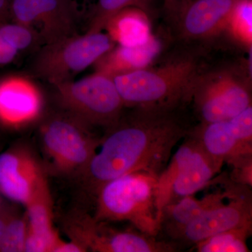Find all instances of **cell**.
Listing matches in <instances>:
<instances>
[{"mask_svg": "<svg viewBox=\"0 0 252 252\" xmlns=\"http://www.w3.org/2000/svg\"><path fill=\"white\" fill-rule=\"evenodd\" d=\"M177 109L134 107L130 115L109 127L86 169L96 189L130 172L159 175L172 149L190 130Z\"/></svg>", "mask_w": 252, "mask_h": 252, "instance_id": "1", "label": "cell"}, {"mask_svg": "<svg viewBox=\"0 0 252 252\" xmlns=\"http://www.w3.org/2000/svg\"><path fill=\"white\" fill-rule=\"evenodd\" d=\"M201 68L198 54L183 52L160 65L110 77L125 106L175 109L190 102L192 87Z\"/></svg>", "mask_w": 252, "mask_h": 252, "instance_id": "2", "label": "cell"}, {"mask_svg": "<svg viewBox=\"0 0 252 252\" xmlns=\"http://www.w3.org/2000/svg\"><path fill=\"white\" fill-rule=\"evenodd\" d=\"M158 175L130 172L109 181L97 189L95 220L128 221L144 234L156 237L161 228L157 207Z\"/></svg>", "mask_w": 252, "mask_h": 252, "instance_id": "3", "label": "cell"}, {"mask_svg": "<svg viewBox=\"0 0 252 252\" xmlns=\"http://www.w3.org/2000/svg\"><path fill=\"white\" fill-rule=\"evenodd\" d=\"M114 46L110 36L102 32L74 34L38 47L28 72L49 85L72 80Z\"/></svg>", "mask_w": 252, "mask_h": 252, "instance_id": "4", "label": "cell"}, {"mask_svg": "<svg viewBox=\"0 0 252 252\" xmlns=\"http://www.w3.org/2000/svg\"><path fill=\"white\" fill-rule=\"evenodd\" d=\"M252 74L238 66L200 72L190 94L200 123L226 121L252 105Z\"/></svg>", "mask_w": 252, "mask_h": 252, "instance_id": "5", "label": "cell"}, {"mask_svg": "<svg viewBox=\"0 0 252 252\" xmlns=\"http://www.w3.org/2000/svg\"><path fill=\"white\" fill-rule=\"evenodd\" d=\"M52 86L63 107L87 125L110 127L122 117L124 101L112 78L100 72Z\"/></svg>", "mask_w": 252, "mask_h": 252, "instance_id": "6", "label": "cell"}, {"mask_svg": "<svg viewBox=\"0 0 252 252\" xmlns=\"http://www.w3.org/2000/svg\"><path fill=\"white\" fill-rule=\"evenodd\" d=\"M86 125L68 112L49 118L41 126L43 150L55 171L69 175L86 170L99 144Z\"/></svg>", "mask_w": 252, "mask_h": 252, "instance_id": "7", "label": "cell"}, {"mask_svg": "<svg viewBox=\"0 0 252 252\" xmlns=\"http://www.w3.org/2000/svg\"><path fill=\"white\" fill-rule=\"evenodd\" d=\"M238 0H165L174 36L187 43L204 41L225 32Z\"/></svg>", "mask_w": 252, "mask_h": 252, "instance_id": "8", "label": "cell"}, {"mask_svg": "<svg viewBox=\"0 0 252 252\" xmlns=\"http://www.w3.org/2000/svg\"><path fill=\"white\" fill-rule=\"evenodd\" d=\"M75 0H12L10 21L31 30L40 46L78 34Z\"/></svg>", "mask_w": 252, "mask_h": 252, "instance_id": "9", "label": "cell"}, {"mask_svg": "<svg viewBox=\"0 0 252 252\" xmlns=\"http://www.w3.org/2000/svg\"><path fill=\"white\" fill-rule=\"evenodd\" d=\"M74 240L86 250L97 252H172L175 245L156 240L137 230L122 231L109 228L102 221L85 218L72 227Z\"/></svg>", "mask_w": 252, "mask_h": 252, "instance_id": "10", "label": "cell"}, {"mask_svg": "<svg viewBox=\"0 0 252 252\" xmlns=\"http://www.w3.org/2000/svg\"><path fill=\"white\" fill-rule=\"evenodd\" d=\"M245 186L231 187L229 202L219 205L182 230L175 240L196 244L217 233L241 227H252L251 194Z\"/></svg>", "mask_w": 252, "mask_h": 252, "instance_id": "11", "label": "cell"}, {"mask_svg": "<svg viewBox=\"0 0 252 252\" xmlns=\"http://www.w3.org/2000/svg\"><path fill=\"white\" fill-rule=\"evenodd\" d=\"M46 183L34 157L21 149L0 154V190L6 198L26 205Z\"/></svg>", "mask_w": 252, "mask_h": 252, "instance_id": "12", "label": "cell"}, {"mask_svg": "<svg viewBox=\"0 0 252 252\" xmlns=\"http://www.w3.org/2000/svg\"><path fill=\"white\" fill-rule=\"evenodd\" d=\"M43 97L29 78L8 75L0 78V124L19 127L41 115Z\"/></svg>", "mask_w": 252, "mask_h": 252, "instance_id": "13", "label": "cell"}, {"mask_svg": "<svg viewBox=\"0 0 252 252\" xmlns=\"http://www.w3.org/2000/svg\"><path fill=\"white\" fill-rule=\"evenodd\" d=\"M231 188L225 191H217L195 198L193 195L182 198L174 203L167 204L162 210L161 228L173 240H176L182 230L190 222L205 212L225 203L230 196Z\"/></svg>", "mask_w": 252, "mask_h": 252, "instance_id": "14", "label": "cell"}, {"mask_svg": "<svg viewBox=\"0 0 252 252\" xmlns=\"http://www.w3.org/2000/svg\"><path fill=\"white\" fill-rule=\"evenodd\" d=\"M190 132L207 153L223 162L252 155V146L244 144L235 137L228 120L200 123Z\"/></svg>", "mask_w": 252, "mask_h": 252, "instance_id": "15", "label": "cell"}, {"mask_svg": "<svg viewBox=\"0 0 252 252\" xmlns=\"http://www.w3.org/2000/svg\"><path fill=\"white\" fill-rule=\"evenodd\" d=\"M223 163L207 153L198 140L189 162L172 186L168 204L193 195L205 188L220 171Z\"/></svg>", "mask_w": 252, "mask_h": 252, "instance_id": "16", "label": "cell"}, {"mask_svg": "<svg viewBox=\"0 0 252 252\" xmlns=\"http://www.w3.org/2000/svg\"><path fill=\"white\" fill-rule=\"evenodd\" d=\"M160 50V44L153 36L144 44L135 46L113 47L95 63L97 72L109 77L147 67Z\"/></svg>", "mask_w": 252, "mask_h": 252, "instance_id": "17", "label": "cell"}, {"mask_svg": "<svg viewBox=\"0 0 252 252\" xmlns=\"http://www.w3.org/2000/svg\"><path fill=\"white\" fill-rule=\"evenodd\" d=\"M149 16L137 7H127L118 12L104 29L119 46H135L144 44L152 36Z\"/></svg>", "mask_w": 252, "mask_h": 252, "instance_id": "18", "label": "cell"}, {"mask_svg": "<svg viewBox=\"0 0 252 252\" xmlns=\"http://www.w3.org/2000/svg\"><path fill=\"white\" fill-rule=\"evenodd\" d=\"M28 220V233L42 240L54 250L61 240L52 224V208L47 183L41 186L34 196L26 205Z\"/></svg>", "mask_w": 252, "mask_h": 252, "instance_id": "19", "label": "cell"}, {"mask_svg": "<svg viewBox=\"0 0 252 252\" xmlns=\"http://www.w3.org/2000/svg\"><path fill=\"white\" fill-rule=\"evenodd\" d=\"M197 145L198 140L189 131L168 165L158 177L157 207L161 219L162 210L170 201L172 186L189 162Z\"/></svg>", "mask_w": 252, "mask_h": 252, "instance_id": "20", "label": "cell"}, {"mask_svg": "<svg viewBox=\"0 0 252 252\" xmlns=\"http://www.w3.org/2000/svg\"><path fill=\"white\" fill-rule=\"evenodd\" d=\"M40 46L34 33L16 23H0V68L9 65L21 53Z\"/></svg>", "mask_w": 252, "mask_h": 252, "instance_id": "21", "label": "cell"}, {"mask_svg": "<svg viewBox=\"0 0 252 252\" xmlns=\"http://www.w3.org/2000/svg\"><path fill=\"white\" fill-rule=\"evenodd\" d=\"M154 0H97L91 12L86 32H99L105 28L109 20L122 9L137 7L148 16L153 14Z\"/></svg>", "mask_w": 252, "mask_h": 252, "instance_id": "22", "label": "cell"}, {"mask_svg": "<svg viewBox=\"0 0 252 252\" xmlns=\"http://www.w3.org/2000/svg\"><path fill=\"white\" fill-rule=\"evenodd\" d=\"M252 231L251 226L226 230L198 242L195 248L198 252H249L247 240Z\"/></svg>", "mask_w": 252, "mask_h": 252, "instance_id": "23", "label": "cell"}, {"mask_svg": "<svg viewBox=\"0 0 252 252\" xmlns=\"http://www.w3.org/2000/svg\"><path fill=\"white\" fill-rule=\"evenodd\" d=\"M225 32L247 49H252V0L237 1Z\"/></svg>", "mask_w": 252, "mask_h": 252, "instance_id": "24", "label": "cell"}, {"mask_svg": "<svg viewBox=\"0 0 252 252\" xmlns=\"http://www.w3.org/2000/svg\"><path fill=\"white\" fill-rule=\"evenodd\" d=\"M28 226L22 219H9L6 230L0 245V252H24Z\"/></svg>", "mask_w": 252, "mask_h": 252, "instance_id": "25", "label": "cell"}, {"mask_svg": "<svg viewBox=\"0 0 252 252\" xmlns=\"http://www.w3.org/2000/svg\"><path fill=\"white\" fill-rule=\"evenodd\" d=\"M228 121L235 137L242 143L252 146V106Z\"/></svg>", "mask_w": 252, "mask_h": 252, "instance_id": "26", "label": "cell"}, {"mask_svg": "<svg viewBox=\"0 0 252 252\" xmlns=\"http://www.w3.org/2000/svg\"><path fill=\"white\" fill-rule=\"evenodd\" d=\"M232 180L237 185L250 187L252 185V155L245 156L231 160Z\"/></svg>", "mask_w": 252, "mask_h": 252, "instance_id": "27", "label": "cell"}, {"mask_svg": "<svg viewBox=\"0 0 252 252\" xmlns=\"http://www.w3.org/2000/svg\"><path fill=\"white\" fill-rule=\"evenodd\" d=\"M86 250L80 243L72 240V241L65 242L60 240L53 250V252H82Z\"/></svg>", "mask_w": 252, "mask_h": 252, "instance_id": "28", "label": "cell"}, {"mask_svg": "<svg viewBox=\"0 0 252 252\" xmlns=\"http://www.w3.org/2000/svg\"><path fill=\"white\" fill-rule=\"evenodd\" d=\"M12 0H0V23L9 22Z\"/></svg>", "mask_w": 252, "mask_h": 252, "instance_id": "29", "label": "cell"}, {"mask_svg": "<svg viewBox=\"0 0 252 252\" xmlns=\"http://www.w3.org/2000/svg\"><path fill=\"white\" fill-rule=\"evenodd\" d=\"M9 219L7 217L0 215V245H1L2 239L4 238L5 230H6V225H7Z\"/></svg>", "mask_w": 252, "mask_h": 252, "instance_id": "30", "label": "cell"}]
</instances>
